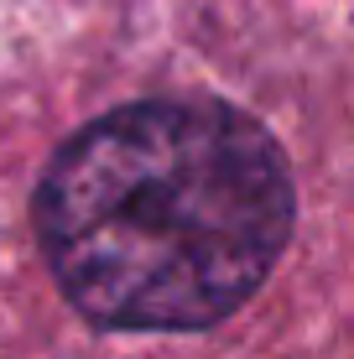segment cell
Returning a JSON list of instances; mask_svg holds the SVG:
<instances>
[{"instance_id": "6da1fadb", "label": "cell", "mask_w": 354, "mask_h": 359, "mask_svg": "<svg viewBox=\"0 0 354 359\" xmlns=\"http://www.w3.org/2000/svg\"><path fill=\"white\" fill-rule=\"evenodd\" d=\"M292 219L282 146L214 99L109 109L36 188L57 287L89 323L125 333L224 323L276 271Z\"/></svg>"}]
</instances>
